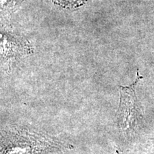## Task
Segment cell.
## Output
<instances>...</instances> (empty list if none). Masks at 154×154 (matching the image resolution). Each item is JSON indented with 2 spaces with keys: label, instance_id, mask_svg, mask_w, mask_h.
<instances>
[{
  "label": "cell",
  "instance_id": "1",
  "mask_svg": "<svg viewBox=\"0 0 154 154\" xmlns=\"http://www.w3.org/2000/svg\"><path fill=\"white\" fill-rule=\"evenodd\" d=\"M137 71L136 80L128 86H119L120 100L117 111L119 128L124 134H134L143 119V113L136 96V88L142 79Z\"/></svg>",
  "mask_w": 154,
  "mask_h": 154
},
{
  "label": "cell",
  "instance_id": "2",
  "mask_svg": "<svg viewBox=\"0 0 154 154\" xmlns=\"http://www.w3.org/2000/svg\"><path fill=\"white\" fill-rule=\"evenodd\" d=\"M61 5H78L79 2L84 1V0H55Z\"/></svg>",
  "mask_w": 154,
  "mask_h": 154
}]
</instances>
